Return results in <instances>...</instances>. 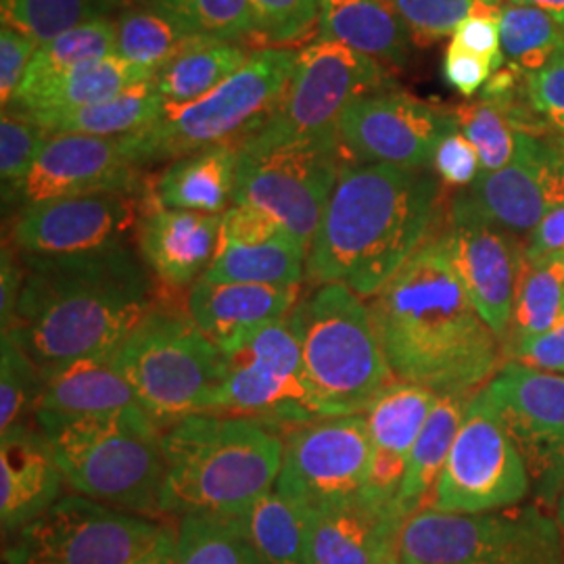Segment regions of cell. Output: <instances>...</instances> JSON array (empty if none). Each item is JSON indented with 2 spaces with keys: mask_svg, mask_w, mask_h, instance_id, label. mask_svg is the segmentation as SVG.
Segmentation results:
<instances>
[{
  "mask_svg": "<svg viewBox=\"0 0 564 564\" xmlns=\"http://www.w3.org/2000/svg\"><path fill=\"white\" fill-rule=\"evenodd\" d=\"M251 55L241 42L195 36L153 82L165 105H186L235 76Z\"/></svg>",
  "mask_w": 564,
  "mask_h": 564,
  "instance_id": "34",
  "label": "cell"
},
{
  "mask_svg": "<svg viewBox=\"0 0 564 564\" xmlns=\"http://www.w3.org/2000/svg\"><path fill=\"white\" fill-rule=\"evenodd\" d=\"M523 456L531 485L556 502L564 485V375L506 360L485 384Z\"/></svg>",
  "mask_w": 564,
  "mask_h": 564,
  "instance_id": "17",
  "label": "cell"
},
{
  "mask_svg": "<svg viewBox=\"0 0 564 564\" xmlns=\"http://www.w3.org/2000/svg\"><path fill=\"white\" fill-rule=\"evenodd\" d=\"M479 2L485 4V7H489V9H496V11H500V9L505 7L508 0H479Z\"/></svg>",
  "mask_w": 564,
  "mask_h": 564,
  "instance_id": "61",
  "label": "cell"
},
{
  "mask_svg": "<svg viewBox=\"0 0 564 564\" xmlns=\"http://www.w3.org/2000/svg\"><path fill=\"white\" fill-rule=\"evenodd\" d=\"M126 0H0L2 25L39 46L93 21L111 20Z\"/></svg>",
  "mask_w": 564,
  "mask_h": 564,
  "instance_id": "39",
  "label": "cell"
},
{
  "mask_svg": "<svg viewBox=\"0 0 564 564\" xmlns=\"http://www.w3.org/2000/svg\"><path fill=\"white\" fill-rule=\"evenodd\" d=\"M153 203L139 223L142 262L170 286L202 281L220 247L223 214L170 209L155 199Z\"/></svg>",
  "mask_w": 564,
  "mask_h": 564,
  "instance_id": "25",
  "label": "cell"
},
{
  "mask_svg": "<svg viewBox=\"0 0 564 564\" xmlns=\"http://www.w3.org/2000/svg\"><path fill=\"white\" fill-rule=\"evenodd\" d=\"M437 400L440 393L431 389L393 381L364 412L372 442L368 494L398 502L410 452Z\"/></svg>",
  "mask_w": 564,
  "mask_h": 564,
  "instance_id": "24",
  "label": "cell"
},
{
  "mask_svg": "<svg viewBox=\"0 0 564 564\" xmlns=\"http://www.w3.org/2000/svg\"><path fill=\"white\" fill-rule=\"evenodd\" d=\"M113 21L116 55L153 78L197 36L162 0H134Z\"/></svg>",
  "mask_w": 564,
  "mask_h": 564,
  "instance_id": "32",
  "label": "cell"
},
{
  "mask_svg": "<svg viewBox=\"0 0 564 564\" xmlns=\"http://www.w3.org/2000/svg\"><path fill=\"white\" fill-rule=\"evenodd\" d=\"M165 101L155 86L147 80L134 84L120 95L107 101L84 105L57 113H39L28 116L48 134H86L101 139H123L149 128L162 116Z\"/></svg>",
  "mask_w": 564,
  "mask_h": 564,
  "instance_id": "30",
  "label": "cell"
},
{
  "mask_svg": "<svg viewBox=\"0 0 564 564\" xmlns=\"http://www.w3.org/2000/svg\"><path fill=\"white\" fill-rule=\"evenodd\" d=\"M341 165L339 137L303 141L249 137L239 147L232 203L263 209L310 249Z\"/></svg>",
  "mask_w": 564,
  "mask_h": 564,
  "instance_id": "10",
  "label": "cell"
},
{
  "mask_svg": "<svg viewBox=\"0 0 564 564\" xmlns=\"http://www.w3.org/2000/svg\"><path fill=\"white\" fill-rule=\"evenodd\" d=\"M147 80H153L149 72L132 65L130 61L121 59L120 55H111L105 59L84 63L59 80L42 88L39 95L28 99L18 109L9 111H20L25 116L67 111L84 105L107 101L120 95L121 90Z\"/></svg>",
  "mask_w": 564,
  "mask_h": 564,
  "instance_id": "36",
  "label": "cell"
},
{
  "mask_svg": "<svg viewBox=\"0 0 564 564\" xmlns=\"http://www.w3.org/2000/svg\"><path fill=\"white\" fill-rule=\"evenodd\" d=\"M139 224L128 193H101L39 203L20 209L11 245L25 258H74L126 247Z\"/></svg>",
  "mask_w": 564,
  "mask_h": 564,
  "instance_id": "18",
  "label": "cell"
},
{
  "mask_svg": "<svg viewBox=\"0 0 564 564\" xmlns=\"http://www.w3.org/2000/svg\"><path fill=\"white\" fill-rule=\"evenodd\" d=\"M65 485L101 505L163 519V429L141 405L97 416L36 414Z\"/></svg>",
  "mask_w": 564,
  "mask_h": 564,
  "instance_id": "5",
  "label": "cell"
},
{
  "mask_svg": "<svg viewBox=\"0 0 564 564\" xmlns=\"http://www.w3.org/2000/svg\"><path fill=\"white\" fill-rule=\"evenodd\" d=\"M402 20L416 48L452 39L475 9L477 0H387Z\"/></svg>",
  "mask_w": 564,
  "mask_h": 564,
  "instance_id": "46",
  "label": "cell"
},
{
  "mask_svg": "<svg viewBox=\"0 0 564 564\" xmlns=\"http://www.w3.org/2000/svg\"><path fill=\"white\" fill-rule=\"evenodd\" d=\"M300 303V286L282 289L247 282H195L186 297L188 318L223 354L241 347L268 324L289 316Z\"/></svg>",
  "mask_w": 564,
  "mask_h": 564,
  "instance_id": "23",
  "label": "cell"
},
{
  "mask_svg": "<svg viewBox=\"0 0 564 564\" xmlns=\"http://www.w3.org/2000/svg\"><path fill=\"white\" fill-rule=\"evenodd\" d=\"M456 130V109L389 88L354 102L339 120L337 137L351 162L431 170L440 142Z\"/></svg>",
  "mask_w": 564,
  "mask_h": 564,
  "instance_id": "16",
  "label": "cell"
},
{
  "mask_svg": "<svg viewBox=\"0 0 564 564\" xmlns=\"http://www.w3.org/2000/svg\"><path fill=\"white\" fill-rule=\"evenodd\" d=\"M263 48H286L318 25L323 0H251Z\"/></svg>",
  "mask_w": 564,
  "mask_h": 564,
  "instance_id": "47",
  "label": "cell"
},
{
  "mask_svg": "<svg viewBox=\"0 0 564 564\" xmlns=\"http://www.w3.org/2000/svg\"><path fill=\"white\" fill-rule=\"evenodd\" d=\"M502 53L521 76L544 69L564 48V25L538 7L506 2L500 13Z\"/></svg>",
  "mask_w": 564,
  "mask_h": 564,
  "instance_id": "41",
  "label": "cell"
},
{
  "mask_svg": "<svg viewBox=\"0 0 564 564\" xmlns=\"http://www.w3.org/2000/svg\"><path fill=\"white\" fill-rule=\"evenodd\" d=\"M297 51L262 48L241 69L197 101L165 105L149 128L123 137L139 167L176 162L220 144H241L276 111L289 86Z\"/></svg>",
  "mask_w": 564,
  "mask_h": 564,
  "instance_id": "7",
  "label": "cell"
},
{
  "mask_svg": "<svg viewBox=\"0 0 564 564\" xmlns=\"http://www.w3.org/2000/svg\"><path fill=\"white\" fill-rule=\"evenodd\" d=\"M531 489L523 456L481 387L468 402L426 508L447 514H484L523 505Z\"/></svg>",
  "mask_w": 564,
  "mask_h": 564,
  "instance_id": "13",
  "label": "cell"
},
{
  "mask_svg": "<svg viewBox=\"0 0 564 564\" xmlns=\"http://www.w3.org/2000/svg\"><path fill=\"white\" fill-rule=\"evenodd\" d=\"M402 564H564L558 524L540 505L484 514L423 508L403 524Z\"/></svg>",
  "mask_w": 564,
  "mask_h": 564,
  "instance_id": "9",
  "label": "cell"
},
{
  "mask_svg": "<svg viewBox=\"0 0 564 564\" xmlns=\"http://www.w3.org/2000/svg\"><path fill=\"white\" fill-rule=\"evenodd\" d=\"M142 167L130 160L123 139L51 134L9 207L67 197L141 191Z\"/></svg>",
  "mask_w": 564,
  "mask_h": 564,
  "instance_id": "21",
  "label": "cell"
},
{
  "mask_svg": "<svg viewBox=\"0 0 564 564\" xmlns=\"http://www.w3.org/2000/svg\"><path fill=\"white\" fill-rule=\"evenodd\" d=\"M564 202V158L545 137L519 134L514 160L458 191L452 203L514 237L531 235Z\"/></svg>",
  "mask_w": 564,
  "mask_h": 564,
  "instance_id": "19",
  "label": "cell"
},
{
  "mask_svg": "<svg viewBox=\"0 0 564 564\" xmlns=\"http://www.w3.org/2000/svg\"><path fill=\"white\" fill-rule=\"evenodd\" d=\"M111 55H116L113 20L93 21L61 34L59 39L39 46L15 99L7 109H18L28 99L39 95L42 88L59 80L84 63L105 59Z\"/></svg>",
  "mask_w": 564,
  "mask_h": 564,
  "instance_id": "37",
  "label": "cell"
},
{
  "mask_svg": "<svg viewBox=\"0 0 564 564\" xmlns=\"http://www.w3.org/2000/svg\"><path fill=\"white\" fill-rule=\"evenodd\" d=\"M39 51V44L20 32L2 25L0 30V102L7 109L28 74V67Z\"/></svg>",
  "mask_w": 564,
  "mask_h": 564,
  "instance_id": "51",
  "label": "cell"
},
{
  "mask_svg": "<svg viewBox=\"0 0 564 564\" xmlns=\"http://www.w3.org/2000/svg\"><path fill=\"white\" fill-rule=\"evenodd\" d=\"M564 253V202L545 214L524 245V260L538 262Z\"/></svg>",
  "mask_w": 564,
  "mask_h": 564,
  "instance_id": "56",
  "label": "cell"
},
{
  "mask_svg": "<svg viewBox=\"0 0 564 564\" xmlns=\"http://www.w3.org/2000/svg\"><path fill=\"white\" fill-rule=\"evenodd\" d=\"M477 393V391H475ZM475 393H442L435 403L423 433L410 452L398 506L405 519L429 506L433 489L444 473L449 449L463 424L468 402Z\"/></svg>",
  "mask_w": 564,
  "mask_h": 564,
  "instance_id": "31",
  "label": "cell"
},
{
  "mask_svg": "<svg viewBox=\"0 0 564 564\" xmlns=\"http://www.w3.org/2000/svg\"><path fill=\"white\" fill-rule=\"evenodd\" d=\"M550 142L556 147V151L564 158V137H547Z\"/></svg>",
  "mask_w": 564,
  "mask_h": 564,
  "instance_id": "62",
  "label": "cell"
},
{
  "mask_svg": "<svg viewBox=\"0 0 564 564\" xmlns=\"http://www.w3.org/2000/svg\"><path fill=\"white\" fill-rule=\"evenodd\" d=\"M303 368L318 416L364 414L398 381L387 364L370 305L345 284H321L293 310Z\"/></svg>",
  "mask_w": 564,
  "mask_h": 564,
  "instance_id": "6",
  "label": "cell"
},
{
  "mask_svg": "<svg viewBox=\"0 0 564 564\" xmlns=\"http://www.w3.org/2000/svg\"><path fill=\"white\" fill-rule=\"evenodd\" d=\"M442 235L468 300L505 343L523 270V245L512 232L485 223L454 203L449 207V226Z\"/></svg>",
  "mask_w": 564,
  "mask_h": 564,
  "instance_id": "20",
  "label": "cell"
},
{
  "mask_svg": "<svg viewBox=\"0 0 564 564\" xmlns=\"http://www.w3.org/2000/svg\"><path fill=\"white\" fill-rule=\"evenodd\" d=\"M458 130L475 147L481 172H498L514 160L519 147V126L505 102L484 99L456 109Z\"/></svg>",
  "mask_w": 564,
  "mask_h": 564,
  "instance_id": "42",
  "label": "cell"
},
{
  "mask_svg": "<svg viewBox=\"0 0 564 564\" xmlns=\"http://www.w3.org/2000/svg\"><path fill=\"white\" fill-rule=\"evenodd\" d=\"M377 564H402V558H400V545H395L393 550H389Z\"/></svg>",
  "mask_w": 564,
  "mask_h": 564,
  "instance_id": "60",
  "label": "cell"
},
{
  "mask_svg": "<svg viewBox=\"0 0 564 564\" xmlns=\"http://www.w3.org/2000/svg\"><path fill=\"white\" fill-rule=\"evenodd\" d=\"M508 2L538 7V9H542L545 13H550L552 18H556L564 25V0H508Z\"/></svg>",
  "mask_w": 564,
  "mask_h": 564,
  "instance_id": "58",
  "label": "cell"
},
{
  "mask_svg": "<svg viewBox=\"0 0 564 564\" xmlns=\"http://www.w3.org/2000/svg\"><path fill=\"white\" fill-rule=\"evenodd\" d=\"M237 519L263 564H312L310 510L284 498L276 487Z\"/></svg>",
  "mask_w": 564,
  "mask_h": 564,
  "instance_id": "35",
  "label": "cell"
},
{
  "mask_svg": "<svg viewBox=\"0 0 564 564\" xmlns=\"http://www.w3.org/2000/svg\"><path fill=\"white\" fill-rule=\"evenodd\" d=\"M116 354L82 358L42 372V398L36 414L97 416L141 405L121 375Z\"/></svg>",
  "mask_w": 564,
  "mask_h": 564,
  "instance_id": "27",
  "label": "cell"
},
{
  "mask_svg": "<svg viewBox=\"0 0 564 564\" xmlns=\"http://www.w3.org/2000/svg\"><path fill=\"white\" fill-rule=\"evenodd\" d=\"M284 440L265 424L205 412L163 429V517L242 514L281 475Z\"/></svg>",
  "mask_w": 564,
  "mask_h": 564,
  "instance_id": "4",
  "label": "cell"
},
{
  "mask_svg": "<svg viewBox=\"0 0 564 564\" xmlns=\"http://www.w3.org/2000/svg\"><path fill=\"white\" fill-rule=\"evenodd\" d=\"M23 282H25V265L21 260L20 251L13 245L4 242L2 256H0V326H2V335L9 333L15 323Z\"/></svg>",
  "mask_w": 564,
  "mask_h": 564,
  "instance_id": "55",
  "label": "cell"
},
{
  "mask_svg": "<svg viewBox=\"0 0 564 564\" xmlns=\"http://www.w3.org/2000/svg\"><path fill=\"white\" fill-rule=\"evenodd\" d=\"M316 30V39L345 44L384 67H405L414 48L387 0H323Z\"/></svg>",
  "mask_w": 564,
  "mask_h": 564,
  "instance_id": "28",
  "label": "cell"
},
{
  "mask_svg": "<svg viewBox=\"0 0 564 564\" xmlns=\"http://www.w3.org/2000/svg\"><path fill=\"white\" fill-rule=\"evenodd\" d=\"M48 132L20 111H2L0 120V182L2 203L11 205L32 165L39 160Z\"/></svg>",
  "mask_w": 564,
  "mask_h": 564,
  "instance_id": "45",
  "label": "cell"
},
{
  "mask_svg": "<svg viewBox=\"0 0 564 564\" xmlns=\"http://www.w3.org/2000/svg\"><path fill=\"white\" fill-rule=\"evenodd\" d=\"M305 245L284 230L270 241L253 245L220 241L218 253L203 279L293 289L305 281Z\"/></svg>",
  "mask_w": 564,
  "mask_h": 564,
  "instance_id": "33",
  "label": "cell"
},
{
  "mask_svg": "<svg viewBox=\"0 0 564 564\" xmlns=\"http://www.w3.org/2000/svg\"><path fill=\"white\" fill-rule=\"evenodd\" d=\"M65 477L41 429L28 424L0 435V527L11 538L63 498Z\"/></svg>",
  "mask_w": 564,
  "mask_h": 564,
  "instance_id": "26",
  "label": "cell"
},
{
  "mask_svg": "<svg viewBox=\"0 0 564 564\" xmlns=\"http://www.w3.org/2000/svg\"><path fill=\"white\" fill-rule=\"evenodd\" d=\"M197 36L260 42V20L251 0H162Z\"/></svg>",
  "mask_w": 564,
  "mask_h": 564,
  "instance_id": "44",
  "label": "cell"
},
{
  "mask_svg": "<svg viewBox=\"0 0 564 564\" xmlns=\"http://www.w3.org/2000/svg\"><path fill=\"white\" fill-rule=\"evenodd\" d=\"M239 147L220 144L170 163L155 182L153 199L170 209L224 214L235 197Z\"/></svg>",
  "mask_w": 564,
  "mask_h": 564,
  "instance_id": "29",
  "label": "cell"
},
{
  "mask_svg": "<svg viewBox=\"0 0 564 564\" xmlns=\"http://www.w3.org/2000/svg\"><path fill=\"white\" fill-rule=\"evenodd\" d=\"M431 170L445 186L463 191L479 178L481 160L463 132L456 130L440 142Z\"/></svg>",
  "mask_w": 564,
  "mask_h": 564,
  "instance_id": "50",
  "label": "cell"
},
{
  "mask_svg": "<svg viewBox=\"0 0 564 564\" xmlns=\"http://www.w3.org/2000/svg\"><path fill=\"white\" fill-rule=\"evenodd\" d=\"M286 228L276 218L247 203H232L223 214L220 241L253 245L279 237Z\"/></svg>",
  "mask_w": 564,
  "mask_h": 564,
  "instance_id": "52",
  "label": "cell"
},
{
  "mask_svg": "<svg viewBox=\"0 0 564 564\" xmlns=\"http://www.w3.org/2000/svg\"><path fill=\"white\" fill-rule=\"evenodd\" d=\"M391 88L379 61L335 41L316 39L297 51V61L276 111L251 137L303 141L337 137L343 113L368 95Z\"/></svg>",
  "mask_w": 564,
  "mask_h": 564,
  "instance_id": "12",
  "label": "cell"
},
{
  "mask_svg": "<svg viewBox=\"0 0 564 564\" xmlns=\"http://www.w3.org/2000/svg\"><path fill=\"white\" fill-rule=\"evenodd\" d=\"M554 521L558 524V531H561V540H563L564 547V485L554 502Z\"/></svg>",
  "mask_w": 564,
  "mask_h": 564,
  "instance_id": "59",
  "label": "cell"
},
{
  "mask_svg": "<svg viewBox=\"0 0 564 564\" xmlns=\"http://www.w3.org/2000/svg\"><path fill=\"white\" fill-rule=\"evenodd\" d=\"M506 360L564 375V316L547 333L508 345L505 349V362Z\"/></svg>",
  "mask_w": 564,
  "mask_h": 564,
  "instance_id": "53",
  "label": "cell"
},
{
  "mask_svg": "<svg viewBox=\"0 0 564 564\" xmlns=\"http://www.w3.org/2000/svg\"><path fill=\"white\" fill-rule=\"evenodd\" d=\"M500 11L489 9L477 0L473 13L458 25L452 41L456 46L464 48L466 53H473L477 57L487 61L494 72H498L505 65L502 53V36H500Z\"/></svg>",
  "mask_w": 564,
  "mask_h": 564,
  "instance_id": "49",
  "label": "cell"
},
{
  "mask_svg": "<svg viewBox=\"0 0 564 564\" xmlns=\"http://www.w3.org/2000/svg\"><path fill=\"white\" fill-rule=\"evenodd\" d=\"M226 356L218 414L242 416L286 431L321 419L303 368L300 326L291 312Z\"/></svg>",
  "mask_w": 564,
  "mask_h": 564,
  "instance_id": "14",
  "label": "cell"
},
{
  "mask_svg": "<svg viewBox=\"0 0 564 564\" xmlns=\"http://www.w3.org/2000/svg\"><path fill=\"white\" fill-rule=\"evenodd\" d=\"M564 316V253L538 262L524 260L502 347L547 333Z\"/></svg>",
  "mask_w": 564,
  "mask_h": 564,
  "instance_id": "38",
  "label": "cell"
},
{
  "mask_svg": "<svg viewBox=\"0 0 564 564\" xmlns=\"http://www.w3.org/2000/svg\"><path fill=\"white\" fill-rule=\"evenodd\" d=\"M170 533L155 519L69 494L4 540V564H134Z\"/></svg>",
  "mask_w": 564,
  "mask_h": 564,
  "instance_id": "11",
  "label": "cell"
},
{
  "mask_svg": "<svg viewBox=\"0 0 564 564\" xmlns=\"http://www.w3.org/2000/svg\"><path fill=\"white\" fill-rule=\"evenodd\" d=\"M527 102L552 137H564V48L544 69L524 76Z\"/></svg>",
  "mask_w": 564,
  "mask_h": 564,
  "instance_id": "48",
  "label": "cell"
},
{
  "mask_svg": "<svg viewBox=\"0 0 564 564\" xmlns=\"http://www.w3.org/2000/svg\"><path fill=\"white\" fill-rule=\"evenodd\" d=\"M393 377L435 393H475L505 364V347L468 300L445 249L429 237L368 302Z\"/></svg>",
  "mask_w": 564,
  "mask_h": 564,
  "instance_id": "1",
  "label": "cell"
},
{
  "mask_svg": "<svg viewBox=\"0 0 564 564\" xmlns=\"http://www.w3.org/2000/svg\"><path fill=\"white\" fill-rule=\"evenodd\" d=\"M176 564H263L237 517L188 514L174 529Z\"/></svg>",
  "mask_w": 564,
  "mask_h": 564,
  "instance_id": "40",
  "label": "cell"
},
{
  "mask_svg": "<svg viewBox=\"0 0 564 564\" xmlns=\"http://www.w3.org/2000/svg\"><path fill=\"white\" fill-rule=\"evenodd\" d=\"M276 491L318 510L360 496L368 485L372 442L364 414L323 416L284 431Z\"/></svg>",
  "mask_w": 564,
  "mask_h": 564,
  "instance_id": "15",
  "label": "cell"
},
{
  "mask_svg": "<svg viewBox=\"0 0 564 564\" xmlns=\"http://www.w3.org/2000/svg\"><path fill=\"white\" fill-rule=\"evenodd\" d=\"M116 358L142 410L162 429L216 412L226 356L191 318L155 310Z\"/></svg>",
  "mask_w": 564,
  "mask_h": 564,
  "instance_id": "8",
  "label": "cell"
},
{
  "mask_svg": "<svg viewBox=\"0 0 564 564\" xmlns=\"http://www.w3.org/2000/svg\"><path fill=\"white\" fill-rule=\"evenodd\" d=\"M42 398V370L11 335L0 345V435L36 419Z\"/></svg>",
  "mask_w": 564,
  "mask_h": 564,
  "instance_id": "43",
  "label": "cell"
},
{
  "mask_svg": "<svg viewBox=\"0 0 564 564\" xmlns=\"http://www.w3.org/2000/svg\"><path fill=\"white\" fill-rule=\"evenodd\" d=\"M134 564H176V556H174V529L163 540L162 544L153 547L147 556H142L141 561Z\"/></svg>",
  "mask_w": 564,
  "mask_h": 564,
  "instance_id": "57",
  "label": "cell"
},
{
  "mask_svg": "<svg viewBox=\"0 0 564 564\" xmlns=\"http://www.w3.org/2000/svg\"><path fill=\"white\" fill-rule=\"evenodd\" d=\"M21 256V253H20ZM9 333L42 372L116 354L155 312L151 279L132 249L74 258H25Z\"/></svg>",
  "mask_w": 564,
  "mask_h": 564,
  "instance_id": "2",
  "label": "cell"
},
{
  "mask_svg": "<svg viewBox=\"0 0 564 564\" xmlns=\"http://www.w3.org/2000/svg\"><path fill=\"white\" fill-rule=\"evenodd\" d=\"M405 517L398 502L360 496L310 510L312 564H377L400 545Z\"/></svg>",
  "mask_w": 564,
  "mask_h": 564,
  "instance_id": "22",
  "label": "cell"
},
{
  "mask_svg": "<svg viewBox=\"0 0 564 564\" xmlns=\"http://www.w3.org/2000/svg\"><path fill=\"white\" fill-rule=\"evenodd\" d=\"M442 181L433 170L343 163L307 249L305 281L372 300L431 237Z\"/></svg>",
  "mask_w": 564,
  "mask_h": 564,
  "instance_id": "3",
  "label": "cell"
},
{
  "mask_svg": "<svg viewBox=\"0 0 564 564\" xmlns=\"http://www.w3.org/2000/svg\"><path fill=\"white\" fill-rule=\"evenodd\" d=\"M491 74L494 67L487 61L473 53H466L454 42L447 44L444 59L445 82L463 97H473L475 93H479L491 78Z\"/></svg>",
  "mask_w": 564,
  "mask_h": 564,
  "instance_id": "54",
  "label": "cell"
}]
</instances>
